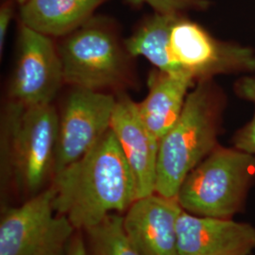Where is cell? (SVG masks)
<instances>
[{"label":"cell","mask_w":255,"mask_h":255,"mask_svg":"<svg viewBox=\"0 0 255 255\" xmlns=\"http://www.w3.org/2000/svg\"><path fill=\"white\" fill-rule=\"evenodd\" d=\"M66 255H88L86 243L83 241L80 235L74 236Z\"/></svg>","instance_id":"ffe728a7"},{"label":"cell","mask_w":255,"mask_h":255,"mask_svg":"<svg viewBox=\"0 0 255 255\" xmlns=\"http://www.w3.org/2000/svg\"><path fill=\"white\" fill-rule=\"evenodd\" d=\"M110 128L132 171L138 199L155 193L160 141L141 119L136 102L124 94L117 97Z\"/></svg>","instance_id":"7c38bea8"},{"label":"cell","mask_w":255,"mask_h":255,"mask_svg":"<svg viewBox=\"0 0 255 255\" xmlns=\"http://www.w3.org/2000/svg\"><path fill=\"white\" fill-rule=\"evenodd\" d=\"M226 97L213 80L197 82L181 116L159 143L155 193L177 198L184 179L219 146Z\"/></svg>","instance_id":"3957f363"},{"label":"cell","mask_w":255,"mask_h":255,"mask_svg":"<svg viewBox=\"0 0 255 255\" xmlns=\"http://www.w3.org/2000/svg\"><path fill=\"white\" fill-rule=\"evenodd\" d=\"M182 210L177 198L157 193L130 205L123 217V226L139 255H181L177 222Z\"/></svg>","instance_id":"30bf717a"},{"label":"cell","mask_w":255,"mask_h":255,"mask_svg":"<svg viewBox=\"0 0 255 255\" xmlns=\"http://www.w3.org/2000/svg\"><path fill=\"white\" fill-rule=\"evenodd\" d=\"M54 208L76 230L86 231L138 199L135 179L113 130L89 151L54 174Z\"/></svg>","instance_id":"6da1fadb"},{"label":"cell","mask_w":255,"mask_h":255,"mask_svg":"<svg viewBox=\"0 0 255 255\" xmlns=\"http://www.w3.org/2000/svg\"><path fill=\"white\" fill-rule=\"evenodd\" d=\"M14 15L13 0H5L0 7V53L2 55L9 24Z\"/></svg>","instance_id":"d6986e66"},{"label":"cell","mask_w":255,"mask_h":255,"mask_svg":"<svg viewBox=\"0 0 255 255\" xmlns=\"http://www.w3.org/2000/svg\"><path fill=\"white\" fill-rule=\"evenodd\" d=\"M131 6L147 4L155 12L161 14H182L189 10H204L208 9V0H125Z\"/></svg>","instance_id":"ac0fdd59"},{"label":"cell","mask_w":255,"mask_h":255,"mask_svg":"<svg viewBox=\"0 0 255 255\" xmlns=\"http://www.w3.org/2000/svg\"><path fill=\"white\" fill-rule=\"evenodd\" d=\"M17 49L9 101L25 107L51 104L64 82L61 57L51 37L20 24Z\"/></svg>","instance_id":"9c48e42d"},{"label":"cell","mask_w":255,"mask_h":255,"mask_svg":"<svg viewBox=\"0 0 255 255\" xmlns=\"http://www.w3.org/2000/svg\"><path fill=\"white\" fill-rule=\"evenodd\" d=\"M49 186L0 219V255H66L75 227L54 208Z\"/></svg>","instance_id":"5b68a950"},{"label":"cell","mask_w":255,"mask_h":255,"mask_svg":"<svg viewBox=\"0 0 255 255\" xmlns=\"http://www.w3.org/2000/svg\"><path fill=\"white\" fill-rule=\"evenodd\" d=\"M181 255H251L255 227L232 219L195 216L182 210L178 222Z\"/></svg>","instance_id":"8fae6325"},{"label":"cell","mask_w":255,"mask_h":255,"mask_svg":"<svg viewBox=\"0 0 255 255\" xmlns=\"http://www.w3.org/2000/svg\"><path fill=\"white\" fill-rule=\"evenodd\" d=\"M117 98L101 91L75 88L59 120L53 175L89 151L111 127Z\"/></svg>","instance_id":"ba28073f"},{"label":"cell","mask_w":255,"mask_h":255,"mask_svg":"<svg viewBox=\"0 0 255 255\" xmlns=\"http://www.w3.org/2000/svg\"><path fill=\"white\" fill-rule=\"evenodd\" d=\"M17 3H18L19 5L21 6V5H23V4H25L26 2H27V0H15Z\"/></svg>","instance_id":"44dd1931"},{"label":"cell","mask_w":255,"mask_h":255,"mask_svg":"<svg viewBox=\"0 0 255 255\" xmlns=\"http://www.w3.org/2000/svg\"><path fill=\"white\" fill-rule=\"evenodd\" d=\"M60 116L51 104L25 107L9 101L0 123L1 187L31 198L53 177Z\"/></svg>","instance_id":"7a4b0ae2"},{"label":"cell","mask_w":255,"mask_h":255,"mask_svg":"<svg viewBox=\"0 0 255 255\" xmlns=\"http://www.w3.org/2000/svg\"><path fill=\"white\" fill-rule=\"evenodd\" d=\"M85 232L88 255H140L126 235L123 217L117 213Z\"/></svg>","instance_id":"2e32d148"},{"label":"cell","mask_w":255,"mask_h":255,"mask_svg":"<svg viewBox=\"0 0 255 255\" xmlns=\"http://www.w3.org/2000/svg\"><path fill=\"white\" fill-rule=\"evenodd\" d=\"M255 179V155L219 145L187 175L177 200L192 215L232 219L243 209Z\"/></svg>","instance_id":"277c9868"},{"label":"cell","mask_w":255,"mask_h":255,"mask_svg":"<svg viewBox=\"0 0 255 255\" xmlns=\"http://www.w3.org/2000/svg\"><path fill=\"white\" fill-rule=\"evenodd\" d=\"M237 96L255 105V115L233 137L234 146L255 156V76H244L235 84Z\"/></svg>","instance_id":"e0dca14e"},{"label":"cell","mask_w":255,"mask_h":255,"mask_svg":"<svg viewBox=\"0 0 255 255\" xmlns=\"http://www.w3.org/2000/svg\"><path fill=\"white\" fill-rule=\"evenodd\" d=\"M182 14L155 12L146 19L136 31L125 40L128 54L144 57L161 71L172 75H188L174 59L170 47V34L175 23ZM189 76V75H188Z\"/></svg>","instance_id":"9a60e30c"},{"label":"cell","mask_w":255,"mask_h":255,"mask_svg":"<svg viewBox=\"0 0 255 255\" xmlns=\"http://www.w3.org/2000/svg\"><path fill=\"white\" fill-rule=\"evenodd\" d=\"M170 47L176 62L196 82L219 75L255 72L254 48L220 41L184 15L172 27Z\"/></svg>","instance_id":"52a82bcc"},{"label":"cell","mask_w":255,"mask_h":255,"mask_svg":"<svg viewBox=\"0 0 255 255\" xmlns=\"http://www.w3.org/2000/svg\"><path fill=\"white\" fill-rule=\"evenodd\" d=\"M196 83L188 75H172L159 69L148 75L147 96L137 106L146 128L159 141L177 122Z\"/></svg>","instance_id":"4fadbf2b"},{"label":"cell","mask_w":255,"mask_h":255,"mask_svg":"<svg viewBox=\"0 0 255 255\" xmlns=\"http://www.w3.org/2000/svg\"><path fill=\"white\" fill-rule=\"evenodd\" d=\"M64 82L75 88L101 91L122 86L126 63L117 37L93 18L65 39L58 49Z\"/></svg>","instance_id":"8992f818"},{"label":"cell","mask_w":255,"mask_h":255,"mask_svg":"<svg viewBox=\"0 0 255 255\" xmlns=\"http://www.w3.org/2000/svg\"><path fill=\"white\" fill-rule=\"evenodd\" d=\"M107 1L27 0L20 7V22L46 36H67L90 21Z\"/></svg>","instance_id":"5bb4252c"}]
</instances>
